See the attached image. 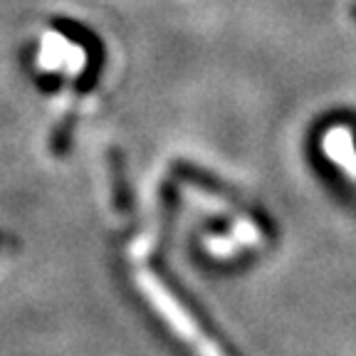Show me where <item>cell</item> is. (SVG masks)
<instances>
[{"instance_id": "6da1fadb", "label": "cell", "mask_w": 356, "mask_h": 356, "mask_svg": "<svg viewBox=\"0 0 356 356\" xmlns=\"http://www.w3.org/2000/svg\"><path fill=\"white\" fill-rule=\"evenodd\" d=\"M0 248H3V233H0Z\"/></svg>"}]
</instances>
